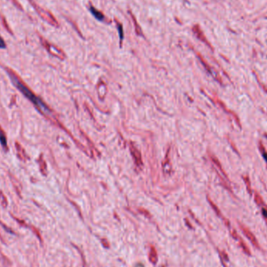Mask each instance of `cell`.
I'll list each match as a JSON object with an SVG mask.
<instances>
[{
  "instance_id": "obj_10",
  "label": "cell",
  "mask_w": 267,
  "mask_h": 267,
  "mask_svg": "<svg viewBox=\"0 0 267 267\" xmlns=\"http://www.w3.org/2000/svg\"><path fill=\"white\" fill-rule=\"evenodd\" d=\"M238 240H239V244H240V246H241V248H242V250H243V252H244L246 255H252L251 251H250V249L248 248V247L247 246V244H245V242H244V241H243L241 237H239Z\"/></svg>"
},
{
  "instance_id": "obj_14",
  "label": "cell",
  "mask_w": 267,
  "mask_h": 267,
  "mask_svg": "<svg viewBox=\"0 0 267 267\" xmlns=\"http://www.w3.org/2000/svg\"><path fill=\"white\" fill-rule=\"evenodd\" d=\"M130 15H131V16H132L133 22L135 23V31H136V34H137L138 35H142V31H141V29L140 27H138V25H137V21H136V20H135V16H133L132 14H131V13H130Z\"/></svg>"
},
{
  "instance_id": "obj_4",
  "label": "cell",
  "mask_w": 267,
  "mask_h": 267,
  "mask_svg": "<svg viewBox=\"0 0 267 267\" xmlns=\"http://www.w3.org/2000/svg\"><path fill=\"white\" fill-rule=\"evenodd\" d=\"M239 227H240V228H241V230L242 231L243 233L244 234V236L246 237L247 238L251 241V243H252L255 247H256L258 248H260L259 241H258V240H257L256 237H255V236L253 234V233H252V231H250L248 227H246L245 226L243 225L242 223H239Z\"/></svg>"
},
{
  "instance_id": "obj_13",
  "label": "cell",
  "mask_w": 267,
  "mask_h": 267,
  "mask_svg": "<svg viewBox=\"0 0 267 267\" xmlns=\"http://www.w3.org/2000/svg\"><path fill=\"white\" fill-rule=\"evenodd\" d=\"M116 22H117V29H118V33H119V39H120V44H122L123 38H124V30H123V26L122 24L120 23H119L118 21H116Z\"/></svg>"
},
{
  "instance_id": "obj_3",
  "label": "cell",
  "mask_w": 267,
  "mask_h": 267,
  "mask_svg": "<svg viewBox=\"0 0 267 267\" xmlns=\"http://www.w3.org/2000/svg\"><path fill=\"white\" fill-rule=\"evenodd\" d=\"M40 40H41V42H42V45L46 49L47 51L49 52L50 54L53 55L54 56H56V57L60 58L61 60H63V59L65 58L64 52H62L60 49H59L58 47H56V45H54L49 43V42H48V41H46L45 39L43 38L42 37H40Z\"/></svg>"
},
{
  "instance_id": "obj_23",
  "label": "cell",
  "mask_w": 267,
  "mask_h": 267,
  "mask_svg": "<svg viewBox=\"0 0 267 267\" xmlns=\"http://www.w3.org/2000/svg\"><path fill=\"white\" fill-rule=\"evenodd\" d=\"M264 136H265V137H266V139H267V134H266V133H265V134H264Z\"/></svg>"
},
{
  "instance_id": "obj_22",
  "label": "cell",
  "mask_w": 267,
  "mask_h": 267,
  "mask_svg": "<svg viewBox=\"0 0 267 267\" xmlns=\"http://www.w3.org/2000/svg\"><path fill=\"white\" fill-rule=\"evenodd\" d=\"M136 267H144V266H143L142 264H141V263H139V264H137V266H136Z\"/></svg>"
},
{
  "instance_id": "obj_17",
  "label": "cell",
  "mask_w": 267,
  "mask_h": 267,
  "mask_svg": "<svg viewBox=\"0 0 267 267\" xmlns=\"http://www.w3.org/2000/svg\"><path fill=\"white\" fill-rule=\"evenodd\" d=\"M10 1L11 3H13V5H15V6H16L17 8H19L20 10H23V8L21 7V5L18 3V2H17V1H16V0H10Z\"/></svg>"
},
{
  "instance_id": "obj_15",
  "label": "cell",
  "mask_w": 267,
  "mask_h": 267,
  "mask_svg": "<svg viewBox=\"0 0 267 267\" xmlns=\"http://www.w3.org/2000/svg\"><path fill=\"white\" fill-rule=\"evenodd\" d=\"M209 201L210 204H211V205H212V207H213V209H214V211H215L216 213V214H217V215L219 216H220V217H222V214H221L220 211V209H218L217 206H216V205L215 204H214V203H213V202H212V201H210V200H209Z\"/></svg>"
},
{
  "instance_id": "obj_9",
  "label": "cell",
  "mask_w": 267,
  "mask_h": 267,
  "mask_svg": "<svg viewBox=\"0 0 267 267\" xmlns=\"http://www.w3.org/2000/svg\"><path fill=\"white\" fill-rule=\"evenodd\" d=\"M242 180L244 181V182L245 183V186H246L247 191L249 195H252V184H251V180L249 178V176L248 175H243L241 176Z\"/></svg>"
},
{
  "instance_id": "obj_16",
  "label": "cell",
  "mask_w": 267,
  "mask_h": 267,
  "mask_svg": "<svg viewBox=\"0 0 267 267\" xmlns=\"http://www.w3.org/2000/svg\"><path fill=\"white\" fill-rule=\"evenodd\" d=\"M262 216L264 217L265 220H266V222L267 223V206L262 207Z\"/></svg>"
},
{
  "instance_id": "obj_1",
  "label": "cell",
  "mask_w": 267,
  "mask_h": 267,
  "mask_svg": "<svg viewBox=\"0 0 267 267\" xmlns=\"http://www.w3.org/2000/svg\"><path fill=\"white\" fill-rule=\"evenodd\" d=\"M6 70H7L8 75H9V77L10 78L11 81H12V83L14 84V86H15L16 88H17L19 91H21V93L23 94V95L26 97L27 99H28V100H30L32 103L34 104V106L38 108V110H40L42 113H49V109L46 105L44 103V102H42V100H41V99H39L38 96L35 95H34V94L23 83V81L19 78L18 76L16 75L15 73L13 72V70H9V69H6Z\"/></svg>"
},
{
  "instance_id": "obj_11",
  "label": "cell",
  "mask_w": 267,
  "mask_h": 267,
  "mask_svg": "<svg viewBox=\"0 0 267 267\" xmlns=\"http://www.w3.org/2000/svg\"><path fill=\"white\" fill-rule=\"evenodd\" d=\"M149 259H150L151 262H152L153 264H156V262H157L158 256H157V253H156V251L155 250L154 248H151L150 254H149Z\"/></svg>"
},
{
  "instance_id": "obj_19",
  "label": "cell",
  "mask_w": 267,
  "mask_h": 267,
  "mask_svg": "<svg viewBox=\"0 0 267 267\" xmlns=\"http://www.w3.org/2000/svg\"><path fill=\"white\" fill-rule=\"evenodd\" d=\"M232 233V236H233V238L235 239V240H237V239L238 240L240 237H239V235L237 234V231H235V230H233V231H232V233Z\"/></svg>"
},
{
  "instance_id": "obj_2",
  "label": "cell",
  "mask_w": 267,
  "mask_h": 267,
  "mask_svg": "<svg viewBox=\"0 0 267 267\" xmlns=\"http://www.w3.org/2000/svg\"><path fill=\"white\" fill-rule=\"evenodd\" d=\"M28 1L42 20H44L45 22L49 23L50 25H52V26L55 27H60V24L58 23V21H56V19L55 18L54 16L52 15L49 11L40 7L38 4H36V3L34 2V0H28Z\"/></svg>"
},
{
  "instance_id": "obj_12",
  "label": "cell",
  "mask_w": 267,
  "mask_h": 267,
  "mask_svg": "<svg viewBox=\"0 0 267 267\" xmlns=\"http://www.w3.org/2000/svg\"><path fill=\"white\" fill-rule=\"evenodd\" d=\"M259 148L261 155L262 156V157L264 159V160L266 161V163L267 164V152L266 150V148H265L264 145H263L262 141H259Z\"/></svg>"
},
{
  "instance_id": "obj_20",
  "label": "cell",
  "mask_w": 267,
  "mask_h": 267,
  "mask_svg": "<svg viewBox=\"0 0 267 267\" xmlns=\"http://www.w3.org/2000/svg\"><path fill=\"white\" fill-rule=\"evenodd\" d=\"M230 143H231V146H232V148H233V151L235 152V153H237V155H238V156H240V153H239L238 150H237V148H236V147H235V145H234V144H233V143L231 141H230Z\"/></svg>"
},
{
  "instance_id": "obj_7",
  "label": "cell",
  "mask_w": 267,
  "mask_h": 267,
  "mask_svg": "<svg viewBox=\"0 0 267 267\" xmlns=\"http://www.w3.org/2000/svg\"><path fill=\"white\" fill-rule=\"evenodd\" d=\"M0 144L2 145L4 150H8L7 146V140H6V136L5 135V132L3 131L2 127H0Z\"/></svg>"
},
{
  "instance_id": "obj_5",
  "label": "cell",
  "mask_w": 267,
  "mask_h": 267,
  "mask_svg": "<svg viewBox=\"0 0 267 267\" xmlns=\"http://www.w3.org/2000/svg\"><path fill=\"white\" fill-rule=\"evenodd\" d=\"M192 31H193L194 34L196 35V37H197L199 39V40H201V41L204 42V43H205V44H207L209 47H211L210 46L209 43L207 40H206L205 35H204L203 32H202V31L201 30V28H200L198 25H195V26L193 27H192Z\"/></svg>"
},
{
  "instance_id": "obj_8",
  "label": "cell",
  "mask_w": 267,
  "mask_h": 267,
  "mask_svg": "<svg viewBox=\"0 0 267 267\" xmlns=\"http://www.w3.org/2000/svg\"><path fill=\"white\" fill-rule=\"evenodd\" d=\"M254 199L255 203L257 204L258 206H259V207H265V206H266V203H265L264 200L262 198V196L259 195V193L258 191H255L254 194Z\"/></svg>"
},
{
  "instance_id": "obj_21",
  "label": "cell",
  "mask_w": 267,
  "mask_h": 267,
  "mask_svg": "<svg viewBox=\"0 0 267 267\" xmlns=\"http://www.w3.org/2000/svg\"><path fill=\"white\" fill-rule=\"evenodd\" d=\"M221 254L223 255V258H224V259L225 260H227V261H228V257H227V255L226 254V252H222V253H221Z\"/></svg>"
},
{
  "instance_id": "obj_6",
  "label": "cell",
  "mask_w": 267,
  "mask_h": 267,
  "mask_svg": "<svg viewBox=\"0 0 267 267\" xmlns=\"http://www.w3.org/2000/svg\"><path fill=\"white\" fill-rule=\"evenodd\" d=\"M89 10H90V12H91V13L94 16V17L96 20H98L99 21H103L105 20V15L102 13H101L100 11L98 10L97 9H95L93 5H90Z\"/></svg>"
},
{
  "instance_id": "obj_18",
  "label": "cell",
  "mask_w": 267,
  "mask_h": 267,
  "mask_svg": "<svg viewBox=\"0 0 267 267\" xmlns=\"http://www.w3.org/2000/svg\"><path fill=\"white\" fill-rule=\"evenodd\" d=\"M5 47H6V45H5L4 40L0 36V49H5Z\"/></svg>"
}]
</instances>
